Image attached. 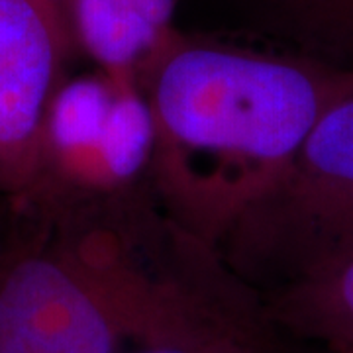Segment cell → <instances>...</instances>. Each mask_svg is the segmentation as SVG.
<instances>
[{"mask_svg":"<svg viewBox=\"0 0 353 353\" xmlns=\"http://www.w3.org/2000/svg\"><path fill=\"white\" fill-rule=\"evenodd\" d=\"M153 57L157 175L176 214L212 241L277 185L320 118L353 88V73L299 53L169 38Z\"/></svg>","mask_w":353,"mask_h":353,"instance_id":"1","label":"cell"},{"mask_svg":"<svg viewBox=\"0 0 353 353\" xmlns=\"http://www.w3.org/2000/svg\"><path fill=\"white\" fill-rule=\"evenodd\" d=\"M199 292L153 283L97 252L28 255L0 275V353H118L236 328Z\"/></svg>","mask_w":353,"mask_h":353,"instance_id":"2","label":"cell"},{"mask_svg":"<svg viewBox=\"0 0 353 353\" xmlns=\"http://www.w3.org/2000/svg\"><path fill=\"white\" fill-rule=\"evenodd\" d=\"M243 277L289 283L353 250V88L320 118L279 183L222 238Z\"/></svg>","mask_w":353,"mask_h":353,"instance_id":"3","label":"cell"},{"mask_svg":"<svg viewBox=\"0 0 353 353\" xmlns=\"http://www.w3.org/2000/svg\"><path fill=\"white\" fill-rule=\"evenodd\" d=\"M152 106L126 79L83 77L53 92L46 116V163L88 187L124 183L150 159Z\"/></svg>","mask_w":353,"mask_h":353,"instance_id":"4","label":"cell"},{"mask_svg":"<svg viewBox=\"0 0 353 353\" xmlns=\"http://www.w3.org/2000/svg\"><path fill=\"white\" fill-rule=\"evenodd\" d=\"M67 22L38 0H0V187L24 189L46 167L43 132Z\"/></svg>","mask_w":353,"mask_h":353,"instance_id":"5","label":"cell"},{"mask_svg":"<svg viewBox=\"0 0 353 353\" xmlns=\"http://www.w3.org/2000/svg\"><path fill=\"white\" fill-rule=\"evenodd\" d=\"M271 316L296 336L324 341L334 353L353 352V250L279 287Z\"/></svg>","mask_w":353,"mask_h":353,"instance_id":"6","label":"cell"},{"mask_svg":"<svg viewBox=\"0 0 353 353\" xmlns=\"http://www.w3.org/2000/svg\"><path fill=\"white\" fill-rule=\"evenodd\" d=\"M69 18L81 46L114 79H126L134 65L171 38L132 0H71Z\"/></svg>","mask_w":353,"mask_h":353,"instance_id":"7","label":"cell"},{"mask_svg":"<svg viewBox=\"0 0 353 353\" xmlns=\"http://www.w3.org/2000/svg\"><path fill=\"white\" fill-rule=\"evenodd\" d=\"M267 28L294 53L353 73V0H265Z\"/></svg>","mask_w":353,"mask_h":353,"instance_id":"8","label":"cell"},{"mask_svg":"<svg viewBox=\"0 0 353 353\" xmlns=\"http://www.w3.org/2000/svg\"><path fill=\"white\" fill-rule=\"evenodd\" d=\"M136 353H261L248 328L214 332L194 340L141 347Z\"/></svg>","mask_w":353,"mask_h":353,"instance_id":"9","label":"cell"},{"mask_svg":"<svg viewBox=\"0 0 353 353\" xmlns=\"http://www.w3.org/2000/svg\"><path fill=\"white\" fill-rule=\"evenodd\" d=\"M145 18L159 32L171 34V18L175 12V0H132Z\"/></svg>","mask_w":353,"mask_h":353,"instance_id":"10","label":"cell"},{"mask_svg":"<svg viewBox=\"0 0 353 353\" xmlns=\"http://www.w3.org/2000/svg\"><path fill=\"white\" fill-rule=\"evenodd\" d=\"M39 4H43L48 10L53 14H57L59 18H63L67 22V14H69V2L71 0H38Z\"/></svg>","mask_w":353,"mask_h":353,"instance_id":"11","label":"cell"}]
</instances>
